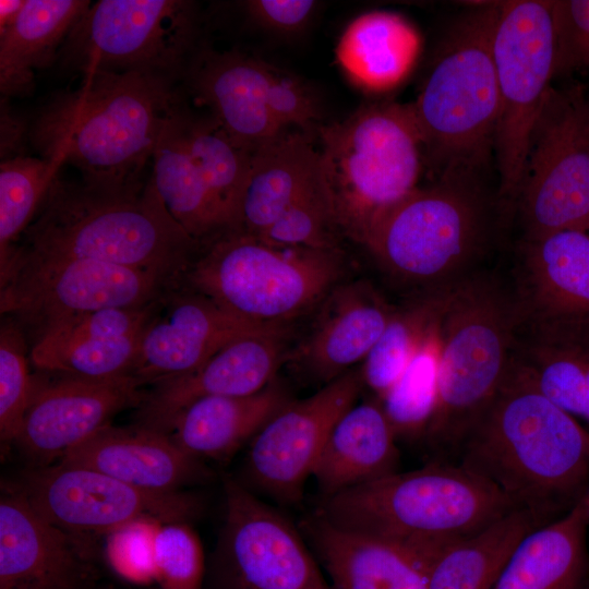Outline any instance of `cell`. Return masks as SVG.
Masks as SVG:
<instances>
[{"mask_svg":"<svg viewBox=\"0 0 589 589\" xmlns=\"http://www.w3.org/2000/svg\"><path fill=\"white\" fill-rule=\"evenodd\" d=\"M544 526L567 514L589 488V431L512 362L457 460Z\"/></svg>","mask_w":589,"mask_h":589,"instance_id":"obj_1","label":"cell"},{"mask_svg":"<svg viewBox=\"0 0 589 589\" xmlns=\"http://www.w3.org/2000/svg\"><path fill=\"white\" fill-rule=\"evenodd\" d=\"M173 82L143 72H84L77 88L57 94L39 110L31 142L41 158L76 168L87 185L139 187L181 104Z\"/></svg>","mask_w":589,"mask_h":589,"instance_id":"obj_2","label":"cell"},{"mask_svg":"<svg viewBox=\"0 0 589 589\" xmlns=\"http://www.w3.org/2000/svg\"><path fill=\"white\" fill-rule=\"evenodd\" d=\"M201 250L167 212L149 179L135 188L105 190L59 175L16 248L25 254L80 257L182 280Z\"/></svg>","mask_w":589,"mask_h":589,"instance_id":"obj_3","label":"cell"},{"mask_svg":"<svg viewBox=\"0 0 589 589\" xmlns=\"http://www.w3.org/2000/svg\"><path fill=\"white\" fill-rule=\"evenodd\" d=\"M515 509L494 486L459 464L431 460L321 496L313 513L342 528L438 553Z\"/></svg>","mask_w":589,"mask_h":589,"instance_id":"obj_4","label":"cell"},{"mask_svg":"<svg viewBox=\"0 0 589 589\" xmlns=\"http://www.w3.org/2000/svg\"><path fill=\"white\" fill-rule=\"evenodd\" d=\"M519 326L515 296L496 280L470 275L452 287L441 318L437 405L423 441L432 460L456 462L508 373Z\"/></svg>","mask_w":589,"mask_h":589,"instance_id":"obj_5","label":"cell"},{"mask_svg":"<svg viewBox=\"0 0 589 589\" xmlns=\"http://www.w3.org/2000/svg\"><path fill=\"white\" fill-rule=\"evenodd\" d=\"M498 2L478 3L453 24L411 104L432 179L481 173L494 153L500 103L493 58Z\"/></svg>","mask_w":589,"mask_h":589,"instance_id":"obj_6","label":"cell"},{"mask_svg":"<svg viewBox=\"0 0 589 589\" xmlns=\"http://www.w3.org/2000/svg\"><path fill=\"white\" fill-rule=\"evenodd\" d=\"M481 173L448 171L417 187L373 225L363 245L395 280L420 292L470 276L489 233Z\"/></svg>","mask_w":589,"mask_h":589,"instance_id":"obj_7","label":"cell"},{"mask_svg":"<svg viewBox=\"0 0 589 589\" xmlns=\"http://www.w3.org/2000/svg\"><path fill=\"white\" fill-rule=\"evenodd\" d=\"M321 171L342 236L363 244L418 185L424 155L411 104L375 101L318 131Z\"/></svg>","mask_w":589,"mask_h":589,"instance_id":"obj_8","label":"cell"},{"mask_svg":"<svg viewBox=\"0 0 589 589\" xmlns=\"http://www.w3.org/2000/svg\"><path fill=\"white\" fill-rule=\"evenodd\" d=\"M339 250L287 248L231 232L200 251L183 284L250 322L287 327L340 285Z\"/></svg>","mask_w":589,"mask_h":589,"instance_id":"obj_9","label":"cell"},{"mask_svg":"<svg viewBox=\"0 0 589 589\" xmlns=\"http://www.w3.org/2000/svg\"><path fill=\"white\" fill-rule=\"evenodd\" d=\"M493 58L500 103L496 205L506 216L516 212L531 134L554 77L552 2H498Z\"/></svg>","mask_w":589,"mask_h":589,"instance_id":"obj_10","label":"cell"},{"mask_svg":"<svg viewBox=\"0 0 589 589\" xmlns=\"http://www.w3.org/2000/svg\"><path fill=\"white\" fill-rule=\"evenodd\" d=\"M0 284L1 314L37 335L74 315L157 303L183 280L93 260L16 252Z\"/></svg>","mask_w":589,"mask_h":589,"instance_id":"obj_11","label":"cell"},{"mask_svg":"<svg viewBox=\"0 0 589 589\" xmlns=\"http://www.w3.org/2000/svg\"><path fill=\"white\" fill-rule=\"evenodd\" d=\"M196 5L183 0H100L91 4L61 53L83 73L143 72L176 81L193 56Z\"/></svg>","mask_w":589,"mask_h":589,"instance_id":"obj_12","label":"cell"},{"mask_svg":"<svg viewBox=\"0 0 589 589\" xmlns=\"http://www.w3.org/2000/svg\"><path fill=\"white\" fill-rule=\"evenodd\" d=\"M516 212L522 239L589 233V97L582 85L551 86L534 124Z\"/></svg>","mask_w":589,"mask_h":589,"instance_id":"obj_13","label":"cell"},{"mask_svg":"<svg viewBox=\"0 0 589 589\" xmlns=\"http://www.w3.org/2000/svg\"><path fill=\"white\" fill-rule=\"evenodd\" d=\"M224 494L212 563L215 589H334L287 517L231 477L224 480Z\"/></svg>","mask_w":589,"mask_h":589,"instance_id":"obj_14","label":"cell"},{"mask_svg":"<svg viewBox=\"0 0 589 589\" xmlns=\"http://www.w3.org/2000/svg\"><path fill=\"white\" fill-rule=\"evenodd\" d=\"M16 489L49 522L88 541L144 518L189 522L202 509L192 493L146 491L59 461L31 469Z\"/></svg>","mask_w":589,"mask_h":589,"instance_id":"obj_15","label":"cell"},{"mask_svg":"<svg viewBox=\"0 0 589 589\" xmlns=\"http://www.w3.org/2000/svg\"><path fill=\"white\" fill-rule=\"evenodd\" d=\"M363 387L361 370L353 368L311 396L292 399L252 438L241 483L278 503H299L334 425Z\"/></svg>","mask_w":589,"mask_h":589,"instance_id":"obj_16","label":"cell"},{"mask_svg":"<svg viewBox=\"0 0 589 589\" xmlns=\"http://www.w3.org/2000/svg\"><path fill=\"white\" fill-rule=\"evenodd\" d=\"M34 378L32 399L16 440L37 466L58 461L123 409L137 408L145 390L132 376L88 378L55 374Z\"/></svg>","mask_w":589,"mask_h":589,"instance_id":"obj_17","label":"cell"},{"mask_svg":"<svg viewBox=\"0 0 589 589\" xmlns=\"http://www.w3.org/2000/svg\"><path fill=\"white\" fill-rule=\"evenodd\" d=\"M265 326L230 313L182 284L146 324L130 372L142 387L185 375L226 345Z\"/></svg>","mask_w":589,"mask_h":589,"instance_id":"obj_18","label":"cell"},{"mask_svg":"<svg viewBox=\"0 0 589 589\" xmlns=\"http://www.w3.org/2000/svg\"><path fill=\"white\" fill-rule=\"evenodd\" d=\"M287 327L251 333L226 345L196 370L159 382L137 407L136 424L168 433L176 417L206 397L257 393L276 380L287 351Z\"/></svg>","mask_w":589,"mask_h":589,"instance_id":"obj_19","label":"cell"},{"mask_svg":"<svg viewBox=\"0 0 589 589\" xmlns=\"http://www.w3.org/2000/svg\"><path fill=\"white\" fill-rule=\"evenodd\" d=\"M91 541L39 515L17 490L0 501V589H92Z\"/></svg>","mask_w":589,"mask_h":589,"instance_id":"obj_20","label":"cell"},{"mask_svg":"<svg viewBox=\"0 0 589 589\" xmlns=\"http://www.w3.org/2000/svg\"><path fill=\"white\" fill-rule=\"evenodd\" d=\"M161 301L58 321L36 335L29 361L50 374L88 378L130 376L142 333Z\"/></svg>","mask_w":589,"mask_h":589,"instance_id":"obj_21","label":"cell"},{"mask_svg":"<svg viewBox=\"0 0 589 589\" xmlns=\"http://www.w3.org/2000/svg\"><path fill=\"white\" fill-rule=\"evenodd\" d=\"M514 296L520 324L589 325V233L522 239Z\"/></svg>","mask_w":589,"mask_h":589,"instance_id":"obj_22","label":"cell"},{"mask_svg":"<svg viewBox=\"0 0 589 589\" xmlns=\"http://www.w3.org/2000/svg\"><path fill=\"white\" fill-rule=\"evenodd\" d=\"M59 462L86 467L153 492L183 491L212 477L205 464L185 453L168 433L139 424H108Z\"/></svg>","mask_w":589,"mask_h":589,"instance_id":"obj_23","label":"cell"},{"mask_svg":"<svg viewBox=\"0 0 589 589\" xmlns=\"http://www.w3.org/2000/svg\"><path fill=\"white\" fill-rule=\"evenodd\" d=\"M301 522L334 589H428L438 553L342 528L314 513Z\"/></svg>","mask_w":589,"mask_h":589,"instance_id":"obj_24","label":"cell"},{"mask_svg":"<svg viewBox=\"0 0 589 589\" xmlns=\"http://www.w3.org/2000/svg\"><path fill=\"white\" fill-rule=\"evenodd\" d=\"M266 61L239 52L203 49L184 75L229 137L253 153L284 130L267 106Z\"/></svg>","mask_w":589,"mask_h":589,"instance_id":"obj_25","label":"cell"},{"mask_svg":"<svg viewBox=\"0 0 589 589\" xmlns=\"http://www.w3.org/2000/svg\"><path fill=\"white\" fill-rule=\"evenodd\" d=\"M394 310L365 280L338 285L294 352L297 364L322 386L332 382L363 362Z\"/></svg>","mask_w":589,"mask_h":589,"instance_id":"obj_26","label":"cell"},{"mask_svg":"<svg viewBox=\"0 0 589 589\" xmlns=\"http://www.w3.org/2000/svg\"><path fill=\"white\" fill-rule=\"evenodd\" d=\"M313 137L286 130L252 153L233 232L260 238L320 172Z\"/></svg>","mask_w":589,"mask_h":589,"instance_id":"obj_27","label":"cell"},{"mask_svg":"<svg viewBox=\"0 0 589 589\" xmlns=\"http://www.w3.org/2000/svg\"><path fill=\"white\" fill-rule=\"evenodd\" d=\"M397 442L377 398L356 402L334 425L313 469L320 496L397 472Z\"/></svg>","mask_w":589,"mask_h":589,"instance_id":"obj_28","label":"cell"},{"mask_svg":"<svg viewBox=\"0 0 589 589\" xmlns=\"http://www.w3.org/2000/svg\"><path fill=\"white\" fill-rule=\"evenodd\" d=\"M291 400L277 380L251 395L201 398L176 417L168 434L192 457L224 462Z\"/></svg>","mask_w":589,"mask_h":589,"instance_id":"obj_29","label":"cell"},{"mask_svg":"<svg viewBox=\"0 0 589 589\" xmlns=\"http://www.w3.org/2000/svg\"><path fill=\"white\" fill-rule=\"evenodd\" d=\"M588 528L584 494L567 514L521 539L492 589H579L589 569Z\"/></svg>","mask_w":589,"mask_h":589,"instance_id":"obj_30","label":"cell"},{"mask_svg":"<svg viewBox=\"0 0 589 589\" xmlns=\"http://www.w3.org/2000/svg\"><path fill=\"white\" fill-rule=\"evenodd\" d=\"M420 49V35L405 17L394 12L371 11L346 26L335 57L339 69L357 88L380 94L407 77Z\"/></svg>","mask_w":589,"mask_h":589,"instance_id":"obj_31","label":"cell"},{"mask_svg":"<svg viewBox=\"0 0 589 589\" xmlns=\"http://www.w3.org/2000/svg\"><path fill=\"white\" fill-rule=\"evenodd\" d=\"M515 357L542 394L589 423V325L520 324Z\"/></svg>","mask_w":589,"mask_h":589,"instance_id":"obj_32","label":"cell"},{"mask_svg":"<svg viewBox=\"0 0 589 589\" xmlns=\"http://www.w3.org/2000/svg\"><path fill=\"white\" fill-rule=\"evenodd\" d=\"M181 105L163 129L149 181L170 216L203 249L229 231L189 153L178 121Z\"/></svg>","mask_w":589,"mask_h":589,"instance_id":"obj_33","label":"cell"},{"mask_svg":"<svg viewBox=\"0 0 589 589\" xmlns=\"http://www.w3.org/2000/svg\"><path fill=\"white\" fill-rule=\"evenodd\" d=\"M91 7L88 0H26L14 24L0 35V91L5 97L32 91L34 72L49 65Z\"/></svg>","mask_w":589,"mask_h":589,"instance_id":"obj_34","label":"cell"},{"mask_svg":"<svg viewBox=\"0 0 589 589\" xmlns=\"http://www.w3.org/2000/svg\"><path fill=\"white\" fill-rule=\"evenodd\" d=\"M539 527L528 512L515 509L445 546L432 563L428 589H492L517 544Z\"/></svg>","mask_w":589,"mask_h":589,"instance_id":"obj_35","label":"cell"},{"mask_svg":"<svg viewBox=\"0 0 589 589\" xmlns=\"http://www.w3.org/2000/svg\"><path fill=\"white\" fill-rule=\"evenodd\" d=\"M178 121L189 153L231 233L252 153L233 142L212 116L197 117L181 105Z\"/></svg>","mask_w":589,"mask_h":589,"instance_id":"obj_36","label":"cell"},{"mask_svg":"<svg viewBox=\"0 0 589 589\" xmlns=\"http://www.w3.org/2000/svg\"><path fill=\"white\" fill-rule=\"evenodd\" d=\"M442 314L422 336L402 374L378 399L398 441L423 442L433 420L438 395Z\"/></svg>","mask_w":589,"mask_h":589,"instance_id":"obj_37","label":"cell"},{"mask_svg":"<svg viewBox=\"0 0 589 589\" xmlns=\"http://www.w3.org/2000/svg\"><path fill=\"white\" fill-rule=\"evenodd\" d=\"M453 286L419 292L402 306L395 308L360 366L363 385L373 397L380 399L402 374L422 336L443 312Z\"/></svg>","mask_w":589,"mask_h":589,"instance_id":"obj_38","label":"cell"},{"mask_svg":"<svg viewBox=\"0 0 589 589\" xmlns=\"http://www.w3.org/2000/svg\"><path fill=\"white\" fill-rule=\"evenodd\" d=\"M61 165L41 157L19 155L0 165V275L16 252Z\"/></svg>","mask_w":589,"mask_h":589,"instance_id":"obj_39","label":"cell"},{"mask_svg":"<svg viewBox=\"0 0 589 589\" xmlns=\"http://www.w3.org/2000/svg\"><path fill=\"white\" fill-rule=\"evenodd\" d=\"M340 236L333 201L320 169L277 221L256 239L278 247L340 250Z\"/></svg>","mask_w":589,"mask_h":589,"instance_id":"obj_40","label":"cell"},{"mask_svg":"<svg viewBox=\"0 0 589 589\" xmlns=\"http://www.w3.org/2000/svg\"><path fill=\"white\" fill-rule=\"evenodd\" d=\"M29 352L22 326L3 321L0 329V437L15 443L29 406L34 378L28 371Z\"/></svg>","mask_w":589,"mask_h":589,"instance_id":"obj_41","label":"cell"},{"mask_svg":"<svg viewBox=\"0 0 589 589\" xmlns=\"http://www.w3.org/2000/svg\"><path fill=\"white\" fill-rule=\"evenodd\" d=\"M205 557L187 521L163 524L155 540V582L159 589H202Z\"/></svg>","mask_w":589,"mask_h":589,"instance_id":"obj_42","label":"cell"},{"mask_svg":"<svg viewBox=\"0 0 589 589\" xmlns=\"http://www.w3.org/2000/svg\"><path fill=\"white\" fill-rule=\"evenodd\" d=\"M267 106L284 130L317 136L323 108L313 87L292 72L266 63Z\"/></svg>","mask_w":589,"mask_h":589,"instance_id":"obj_43","label":"cell"},{"mask_svg":"<svg viewBox=\"0 0 589 589\" xmlns=\"http://www.w3.org/2000/svg\"><path fill=\"white\" fill-rule=\"evenodd\" d=\"M161 525L144 518L107 534L105 555L110 568L131 584L155 582V540Z\"/></svg>","mask_w":589,"mask_h":589,"instance_id":"obj_44","label":"cell"},{"mask_svg":"<svg viewBox=\"0 0 589 589\" xmlns=\"http://www.w3.org/2000/svg\"><path fill=\"white\" fill-rule=\"evenodd\" d=\"M555 75L589 71V0H553Z\"/></svg>","mask_w":589,"mask_h":589,"instance_id":"obj_45","label":"cell"},{"mask_svg":"<svg viewBox=\"0 0 589 589\" xmlns=\"http://www.w3.org/2000/svg\"><path fill=\"white\" fill-rule=\"evenodd\" d=\"M242 4L253 24L283 37H293L305 31L320 7L313 0H250Z\"/></svg>","mask_w":589,"mask_h":589,"instance_id":"obj_46","label":"cell"},{"mask_svg":"<svg viewBox=\"0 0 589 589\" xmlns=\"http://www.w3.org/2000/svg\"><path fill=\"white\" fill-rule=\"evenodd\" d=\"M23 133L22 124L9 113L8 108L1 105V156L12 158V153L20 145Z\"/></svg>","mask_w":589,"mask_h":589,"instance_id":"obj_47","label":"cell"},{"mask_svg":"<svg viewBox=\"0 0 589 589\" xmlns=\"http://www.w3.org/2000/svg\"><path fill=\"white\" fill-rule=\"evenodd\" d=\"M26 0L0 1V35L9 29L19 17Z\"/></svg>","mask_w":589,"mask_h":589,"instance_id":"obj_48","label":"cell"},{"mask_svg":"<svg viewBox=\"0 0 589 589\" xmlns=\"http://www.w3.org/2000/svg\"><path fill=\"white\" fill-rule=\"evenodd\" d=\"M585 496H586V500H587V503H588V507H589V488H588V490L586 491Z\"/></svg>","mask_w":589,"mask_h":589,"instance_id":"obj_49","label":"cell"},{"mask_svg":"<svg viewBox=\"0 0 589 589\" xmlns=\"http://www.w3.org/2000/svg\"><path fill=\"white\" fill-rule=\"evenodd\" d=\"M579 589H589V582L586 581Z\"/></svg>","mask_w":589,"mask_h":589,"instance_id":"obj_50","label":"cell"}]
</instances>
